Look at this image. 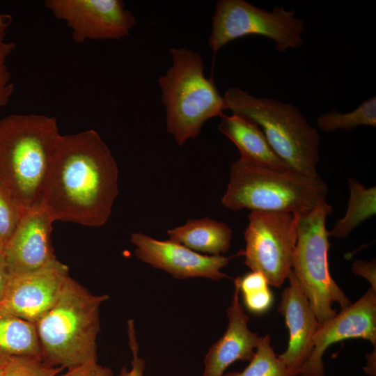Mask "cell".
I'll return each instance as SVG.
<instances>
[{
  "instance_id": "obj_4",
  "label": "cell",
  "mask_w": 376,
  "mask_h": 376,
  "mask_svg": "<svg viewBox=\"0 0 376 376\" xmlns=\"http://www.w3.org/2000/svg\"><path fill=\"white\" fill-rule=\"evenodd\" d=\"M226 109L261 129L276 154L293 171L317 178L320 135L294 104L256 97L239 87L223 95Z\"/></svg>"
},
{
  "instance_id": "obj_28",
  "label": "cell",
  "mask_w": 376,
  "mask_h": 376,
  "mask_svg": "<svg viewBox=\"0 0 376 376\" xmlns=\"http://www.w3.org/2000/svg\"><path fill=\"white\" fill-rule=\"evenodd\" d=\"M56 376H113V373L109 368L93 362L69 368L65 373Z\"/></svg>"
},
{
  "instance_id": "obj_14",
  "label": "cell",
  "mask_w": 376,
  "mask_h": 376,
  "mask_svg": "<svg viewBox=\"0 0 376 376\" xmlns=\"http://www.w3.org/2000/svg\"><path fill=\"white\" fill-rule=\"evenodd\" d=\"M53 222L40 205L24 211L3 248L12 276L36 270L56 258L51 240Z\"/></svg>"
},
{
  "instance_id": "obj_3",
  "label": "cell",
  "mask_w": 376,
  "mask_h": 376,
  "mask_svg": "<svg viewBox=\"0 0 376 376\" xmlns=\"http://www.w3.org/2000/svg\"><path fill=\"white\" fill-rule=\"evenodd\" d=\"M108 299L69 276L56 304L35 323L42 361L63 368L97 362L100 307Z\"/></svg>"
},
{
  "instance_id": "obj_19",
  "label": "cell",
  "mask_w": 376,
  "mask_h": 376,
  "mask_svg": "<svg viewBox=\"0 0 376 376\" xmlns=\"http://www.w3.org/2000/svg\"><path fill=\"white\" fill-rule=\"evenodd\" d=\"M15 357H31L42 360L36 324L0 306V367L3 368Z\"/></svg>"
},
{
  "instance_id": "obj_32",
  "label": "cell",
  "mask_w": 376,
  "mask_h": 376,
  "mask_svg": "<svg viewBox=\"0 0 376 376\" xmlns=\"http://www.w3.org/2000/svg\"><path fill=\"white\" fill-rule=\"evenodd\" d=\"M2 373H3V368L0 367V376H2Z\"/></svg>"
},
{
  "instance_id": "obj_25",
  "label": "cell",
  "mask_w": 376,
  "mask_h": 376,
  "mask_svg": "<svg viewBox=\"0 0 376 376\" xmlns=\"http://www.w3.org/2000/svg\"><path fill=\"white\" fill-rule=\"evenodd\" d=\"M24 211L0 185V242L3 246L13 234Z\"/></svg>"
},
{
  "instance_id": "obj_11",
  "label": "cell",
  "mask_w": 376,
  "mask_h": 376,
  "mask_svg": "<svg viewBox=\"0 0 376 376\" xmlns=\"http://www.w3.org/2000/svg\"><path fill=\"white\" fill-rule=\"evenodd\" d=\"M357 338L376 346V290L371 287L357 301L319 324L313 352L299 376H324L322 356L327 348L338 341Z\"/></svg>"
},
{
  "instance_id": "obj_23",
  "label": "cell",
  "mask_w": 376,
  "mask_h": 376,
  "mask_svg": "<svg viewBox=\"0 0 376 376\" xmlns=\"http://www.w3.org/2000/svg\"><path fill=\"white\" fill-rule=\"evenodd\" d=\"M13 20L10 14L0 13V110L8 104L15 90L7 65L9 56L15 49V42L6 39Z\"/></svg>"
},
{
  "instance_id": "obj_30",
  "label": "cell",
  "mask_w": 376,
  "mask_h": 376,
  "mask_svg": "<svg viewBox=\"0 0 376 376\" xmlns=\"http://www.w3.org/2000/svg\"><path fill=\"white\" fill-rule=\"evenodd\" d=\"M11 277L3 249L0 250V304L5 298Z\"/></svg>"
},
{
  "instance_id": "obj_15",
  "label": "cell",
  "mask_w": 376,
  "mask_h": 376,
  "mask_svg": "<svg viewBox=\"0 0 376 376\" xmlns=\"http://www.w3.org/2000/svg\"><path fill=\"white\" fill-rule=\"evenodd\" d=\"M288 279L289 285L281 293L278 312L285 319L289 342L287 350L278 359L290 376H299L313 352L319 323L292 272Z\"/></svg>"
},
{
  "instance_id": "obj_22",
  "label": "cell",
  "mask_w": 376,
  "mask_h": 376,
  "mask_svg": "<svg viewBox=\"0 0 376 376\" xmlns=\"http://www.w3.org/2000/svg\"><path fill=\"white\" fill-rule=\"evenodd\" d=\"M222 376H290L271 346L269 335L260 337L249 364L241 372L224 373Z\"/></svg>"
},
{
  "instance_id": "obj_2",
  "label": "cell",
  "mask_w": 376,
  "mask_h": 376,
  "mask_svg": "<svg viewBox=\"0 0 376 376\" xmlns=\"http://www.w3.org/2000/svg\"><path fill=\"white\" fill-rule=\"evenodd\" d=\"M60 136L54 117L17 113L0 120V185L23 210L40 205Z\"/></svg>"
},
{
  "instance_id": "obj_7",
  "label": "cell",
  "mask_w": 376,
  "mask_h": 376,
  "mask_svg": "<svg viewBox=\"0 0 376 376\" xmlns=\"http://www.w3.org/2000/svg\"><path fill=\"white\" fill-rule=\"evenodd\" d=\"M331 212L332 207L325 198L310 212L298 215L297 240L293 255L292 272L319 324L337 313L331 307L333 303H338L341 309L351 304L329 272L330 244L326 220Z\"/></svg>"
},
{
  "instance_id": "obj_5",
  "label": "cell",
  "mask_w": 376,
  "mask_h": 376,
  "mask_svg": "<svg viewBox=\"0 0 376 376\" xmlns=\"http://www.w3.org/2000/svg\"><path fill=\"white\" fill-rule=\"evenodd\" d=\"M172 65L157 82L166 109V132L179 146L196 138L204 123L221 116L225 103L212 78H206L201 56L191 49H169Z\"/></svg>"
},
{
  "instance_id": "obj_33",
  "label": "cell",
  "mask_w": 376,
  "mask_h": 376,
  "mask_svg": "<svg viewBox=\"0 0 376 376\" xmlns=\"http://www.w3.org/2000/svg\"><path fill=\"white\" fill-rule=\"evenodd\" d=\"M3 244H1V242H0V250H2L3 249Z\"/></svg>"
},
{
  "instance_id": "obj_27",
  "label": "cell",
  "mask_w": 376,
  "mask_h": 376,
  "mask_svg": "<svg viewBox=\"0 0 376 376\" xmlns=\"http://www.w3.org/2000/svg\"><path fill=\"white\" fill-rule=\"evenodd\" d=\"M246 308L251 313L261 314L272 306L273 297L268 287L242 293Z\"/></svg>"
},
{
  "instance_id": "obj_24",
  "label": "cell",
  "mask_w": 376,
  "mask_h": 376,
  "mask_svg": "<svg viewBox=\"0 0 376 376\" xmlns=\"http://www.w3.org/2000/svg\"><path fill=\"white\" fill-rule=\"evenodd\" d=\"M63 369L49 366L38 358L15 357L3 367L2 376H56Z\"/></svg>"
},
{
  "instance_id": "obj_10",
  "label": "cell",
  "mask_w": 376,
  "mask_h": 376,
  "mask_svg": "<svg viewBox=\"0 0 376 376\" xmlns=\"http://www.w3.org/2000/svg\"><path fill=\"white\" fill-rule=\"evenodd\" d=\"M45 5L55 18L66 23L73 41L79 44L121 39L136 23L120 0H47Z\"/></svg>"
},
{
  "instance_id": "obj_16",
  "label": "cell",
  "mask_w": 376,
  "mask_h": 376,
  "mask_svg": "<svg viewBox=\"0 0 376 376\" xmlns=\"http://www.w3.org/2000/svg\"><path fill=\"white\" fill-rule=\"evenodd\" d=\"M226 313L228 326L223 336L210 347L204 359L202 376H222L226 368L237 360L250 361L260 337L248 327L249 318L239 300V277Z\"/></svg>"
},
{
  "instance_id": "obj_6",
  "label": "cell",
  "mask_w": 376,
  "mask_h": 376,
  "mask_svg": "<svg viewBox=\"0 0 376 376\" xmlns=\"http://www.w3.org/2000/svg\"><path fill=\"white\" fill-rule=\"evenodd\" d=\"M328 187L320 178L292 169L275 170L239 159L230 168L222 205L232 210L249 209L304 214L326 198Z\"/></svg>"
},
{
  "instance_id": "obj_29",
  "label": "cell",
  "mask_w": 376,
  "mask_h": 376,
  "mask_svg": "<svg viewBox=\"0 0 376 376\" xmlns=\"http://www.w3.org/2000/svg\"><path fill=\"white\" fill-rule=\"evenodd\" d=\"M352 272L358 276L367 279L370 287L376 290V265L375 260L370 261L356 260L352 266Z\"/></svg>"
},
{
  "instance_id": "obj_21",
  "label": "cell",
  "mask_w": 376,
  "mask_h": 376,
  "mask_svg": "<svg viewBox=\"0 0 376 376\" xmlns=\"http://www.w3.org/2000/svg\"><path fill=\"white\" fill-rule=\"evenodd\" d=\"M318 128L326 132L342 130L351 132L361 126L376 127V97L364 100L352 111L340 113L333 109L318 116Z\"/></svg>"
},
{
  "instance_id": "obj_31",
  "label": "cell",
  "mask_w": 376,
  "mask_h": 376,
  "mask_svg": "<svg viewBox=\"0 0 376 376\" xmlns=\"http://www.w3.org/2000/svg\"><path fill=\"white\" fill-rule=\"evenodd\" d=\"M366 374L375 376V350L374 352L367 354V366L364 368Z\"/></svg>"
},
{
  "instance_id": "obj_20",
  "label": "cell",
  "mask_w": 376,
  "mask_h": 376,
  "mask_svg": "<svg viewBox=\"0 0 376 376\" xmlns=\"http://www.w3.org/2000/svg\"><path fill=\"white\" fill-rule=\"evenodd\" d=\"M350 198L345 216L328 231L329 237H347L361 223L375 215L376 187H367L355 178H349Z\"/></svg>"
},
{
  "instance_id": "obj_26",
  "label": "cell",
  "mask_w": 376,
  "mask_h": 376,
  "mask_svg": "<svg viewBox=\"0 0 376 376\" xmlns=\"http://www.w3.org/2000/svg\"><path fill=\"white\" fill-rule=\"evenodd\" d=\"M128 344L132 352V359L131 361V369L128 370L123 366L118 376H143L145 370V361L139 356V345L136 340L134 321H127Z\"/></svg>"
},
{
  "instance_id": "obj_13",
  "label": "cell",
  "mask_w": 376,
  "mask_h": 376,
  "mask_svg": "<svg viewBox=\"0 0 376 376\" xmlns=\"http://www.w3.org/2000/svg\"><path fill=\"white\" fill-rule=\"evenodd\" d=\"M68 276V267L56 258L36 270L12 276L0 306L36 323L56 304Z\"/></svg>"
},
{
  "instance_id": "obj_18",
  "label": "cell",
  "mask_w": 376,
  "mask_h": 376,
  "mask_svg": "<svg viewBox=\"0 0 376 376\" xmlns=\"http://www.w3.org/2000/svg\"><path fill=\"white\" fill-rule=\"evenodd\" d=\"M167 234L171 241L212 256L225 253L232 238V230L226 224L208 217L189 219L183 226L169 230Z\"/></svg>"
},
{
  "instance_id": "obj_12",
  "label": "cell",
  "mask_w": 376,
  "mask_h": 376,
  "mask_svg": "<svg viewBox=\"0 0 376 376\" xmlns=\"http://www.w3.org/2000/svg\"><path fill=\"white\" fill-rule=\"evenodd\" d=\"M131 241L138 259L175 279L203 277L219 281L229 278L221 269L233 256L202 255L178 242L158 240L140 232L132 233Z\"/></svg>"
},
{
  "instance_id": "obj_9",
  "label": "cell",
  "mask_w": 376,
  "mask_h": 376,
  "mask_svg": "<svg viewBox=\"0 0 376 376\" xmlns=\"http://www.w3.org/2000/svg\"><path fill=\"white\" fill-rule=\"evenodd\" d=\"M297 219L298 215L284 212L253 210L249 215L244 263L263 274L270 285L281 287L292 272Z\"/></svg>"
},
{
  "instance_id": "obj_1",
  "label": "cell",
  "mask_w": 376,
  "mask_h": 376,
  "mask_svg": "<svg viewBox=\"0 0 376 376\" xmlns=\"http://www.w3.org/2000/svg\"><path fill=\"white\" fill-rule=\"evenodd\" d=\"M118 178L115 159L96 131L61 134L40 206L54 221L101 226L118 194Z\"/></svg>"
},
{
  "instance_id": "obj_8",
  "label": "cell",
  "mask_w": 376,
  "mask_h": 376,
  "mask_svg": "<svg viewBox=\"0 0 376 376\" xmlns=\"http://www.w3.org/2000/svg\"><path fill=\"white\" fill-rule=\"evenodd\" d=\"M304 22L295 11L276 6L271 10L244 0H219L212 17L208 44L214 53L230 42L257 35L272 40L282 54L304 43Z\"/></svg>"
},
{
  "instance_id": "obj_17",
  "label": "cell",
  "mask_w": 376,
  "mask_h": 376,
  "mask_svg": "<svg viewBox=\"0 0 376 376\" xmlns=\"http://www.w3.org/2000/svg\"><path fill=\"white\" fill-rule=\"evenodd\" d=\"M219 130L237 148L241 159L275 170L291 169L274 151L261 129L236 114L219 116Z\"/></svg>"
}]
</instances>
